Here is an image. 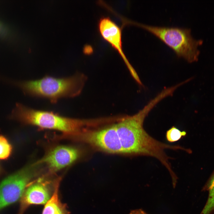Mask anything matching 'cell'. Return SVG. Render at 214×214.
Returning <instances> with one entry per match:
<instances>
[{"label": "cell", "instance_id": "12", "mask_svg": "<svg viewBox=\"0 0 214 214\" xmlns=\"http://www.w3.org/2000/svg\"><path fill=\"white\" fill-rule=\"evenodd\" d=\"M186 135V131H181L177 127L173 126L166 131V137L168 142L173 143L179 141Z\"/></svg>", "mask_w": 214, "mask_h": 214}, {"label": "cell", "instance_id": "3", "mask_svg": "<svg viewBox=\"0 0 214 214\" xmlns=\"http://www.w3.org/2000/svg\"><path fill=\"white\" fill-rule=\"evenodd\" d=\"M8 117L23 124L60 131L68 136L78 134L86 126H95L97 122L96 118L82 119L67 117L52 111L34 109L20 103H16Z\"/></svg>", "mask_w": 214, "mask_h": 214}, {"label": "cell", "instance_id": "11", "mask_svg": "<svg viewBox=\"0 0 214 214\" xmlns=\"http://www.w3.org/2000/svg\"><path fill=\"white\" fill-rule=\"evenodd\" d=\"M207 188L209 195L204 210L206 212L209 213L214 210V174L208 183Z\"/></svg>", "mask_w": 214, "mask_h": 214}, {"label": "cell", "instance_id": "10", "mask_svg": "<svg viewBox=\"0 0 214 214\" xmlns=\"http://www.w3.org/2000/svg\"><path fill=\"white\" fill-rule=\"evenodd\" d=\"M12 147L7 139L0 135V160L7 159L12 154Z\"/></svg>", "mask_w": 214, "mask_h": 214}, {"label": "cell", "instance_id": "15", "mask_svg": "<svg viewBox=\"0 0 214 214\" xmlns=\"http://www.w3.org/2000/svg\"></svg>", "mask_w": 214, "mask_h": 214}, {"label": "cell", "instance_id": "2", "mask_svg": "<svg viewBox=\"0 0 214 214\" xmlns=\"http://www.w3.org/2000/svg\"><path fill=\"white\" fill-rule=\"evenodd\" d=\"M87 78L84 74L57 78L48 75L36 80L16 81L3 78L2 81L20 89L31 96L46 98L55 104L60 98L77 97L82 92Z\"/></svg>", "mask_w": 214, "mask_h": 214}, {"label": "cell", "instance_id": "8", "mask_svg": "<svg viewBox=\"0 0 214 214\" xmlns=\"http://www.w3.org/2000/svg\"><path fill=\"white\" fill-rule=\"evenodd\" d=\"M79 155V151L74 147L59 146L50 151L44 157L36 163L45 165L49 171L47 174L52 175L71 165L77 159Z\"/></svg>", "mask_w": 214, "mask_h": 214}, {"label": "cell", "instance_id": "6", "mask_svg": "<svg viewBox=\"0 0 214 214\" xmlns=\"http://www.w3.org/2000/svg\"><path fill=\"white\" fill-rule=\"evenodd\" d=\"M52 175L46 174L36 178L28 185L20 199L17 214H23L27 209L33 205L45 204L54 191L60 177L54 179Z\"/></svg>", "mask_w": 214, "mask_h": 214}, {"label": "cell", "instance_id": "7", "mask_svg": "<svg viewBox=\"0 0 214 214\" xmlns=\"http://www.w3.org/2000/svg\"><path fill=\"white\" fill-rule=\"evenodd\" d=\"M83 130L70 138L77 139L107 152L123 153L115 123L95 130Z\"/></svg>", "mask_w": 214, "mask_h": 214}, {"label": "cell", "instance_id": "13", "mask_svg": "<svg viewBox=\"0 0 214 214\" xmlns=\"http://www.w3.org/2000/svg\"><path fill=\"white\" fill-rule=\"evenodd\" d=\"M10 31L9 27L0 21V37L7 38L10 36Z\"/></svg>", "mask_w": 214, "mask_h": 214}, {"label": "cell", "instance_id": "14", "mask_svg": "<svg viewBox=\"0 0 214 214\" xmlns=\"http://www.w3.org/2000/svg\"><path fill=\"white\" fill-rule=\"evenodd\" d=\"M129 214H148L143 210L140 209L131 210Z\"/></svg>", "mask_w": 214, "mask_h": 214}, {"label": "cell", "instance_id": "4", "mask_svg": "<svg viewBox=\"0 0 214 214\" xmlns=\"http://www.w3.org/2000/svg\"><path fill=\"white\" fill-rule=\"evenodd\" d=\"M128 23L150 32L172 48L178 57L184 58L188 62L191 63L198 60L200 53L198 47L202 44L203 41L194 38L190 29L153 26L131 21Z\"/></svg>", "mask_w": 214, "mask_h": 214}, {"label": "cell", "instance_id": "1", "mask_svg": "<svg viewBox=\"0 0 214 214\" xmlns=\"http://www.w3.org/2000/svg\"><path fill=\"white\" fill-rule=\"evenodd\" d=\"M160 101L156 96L142 109L132 115L124 116L115 123L123 153L153 157L158 159L170 174L173 172L165 149L184 150L179 145H171L159 141L150 135L144 129L145 118L151 110Z\"/></svg>", "mask_w": 214, "mask_h": 214}, {"label": "cell", "instance_id": "5", "mask_svg": "<svg viewBox=\"0 0 214 214\" xmlns=\"http://www.w3.org/2000/svg\"><path fill=\"white\" fill-rule=\"evenodd\" d=\"M34 166L33 165L24 167L0 183V212L21 199L28 185L38 174Z\"/></svg>", "mask_w": 214, "mask_h": 214}, {"label": "cell", "instance_id": "9", "mask_svg": "<svg viewBox=\"0 0 214 214\" xmlns=\"http://www.w3.org/2000/svg\"><path fill=\"white\" fill-rule=\"evenodd\" d=\"M60 182L57 183L52 196L45 204L42 214H70L67 204L62 202L59 198Z\"/></svg>", "mask_w": 214, "mask_h": 214}]
</instances>
